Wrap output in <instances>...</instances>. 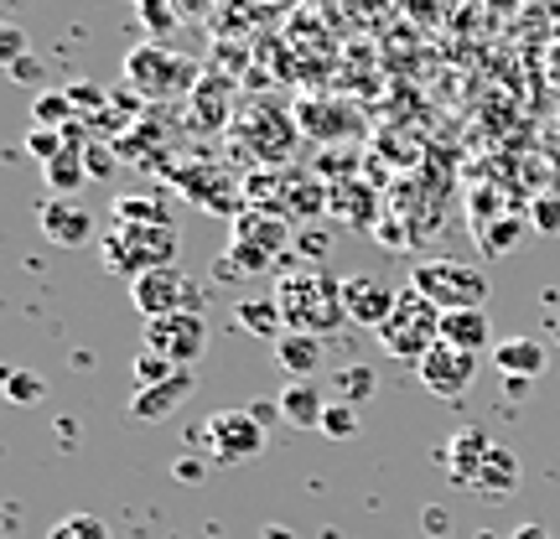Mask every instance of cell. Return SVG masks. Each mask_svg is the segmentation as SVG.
Here are the masks:
<instances>
[{"instance_id":"1","label":"cell","mask_w":560,"mask_h":539,"mask_svg":"<svg viewBox=\"0 0 560 539\" xmlns=\"http://www.w3.org/2000/svg\"><path fill=\"white\" fill-rule=\"evenodd\" d=\"M276 301H280V317H285V332L322 338V332H338L348 321L342 280H332L327 270H291L276 285Z\"/></svg>"},{"instance_id":"2","label":"cell","mask_w":560,"mask_h":539,"mask_svg":"<svg viewBox=\"0 0 560 539\" xmlns=\"http://www.w3.org/2000/svg\"><path fill=\"white\" fill-rule=\"evenodd\" d=\"M100 249L109 276L140 280L151 270H172L177 265V229H130V223H115Z\"/></svg>"},{"instance_id":"3","label":"cell","mask_w":560,"mask_h":539,"mask_svg":"<svg viewBox=\"0 0 560 539\" xmlns=\"http://www.w3.org/2000/svg\"><path fill=\"white\" fill-rule=\"evenodd\" d=\"M410 291L441 306V312H482L488 301V276L467 260H420L410 270Z\"/></svg>"},{"instance_id":"4","label":"cell","mask_w":560,"mask_h":539,"mask_svg":"<svg viewBox=\"0 0 560 539\" xmlns=\"http://www.w3.org/2000/svg\"><path fill=\"white\" fill-rule=\"evenodd\" d=\"M380 342H384V353H389V359L420 363L441 342V306H431L420 291H410V285H405L395 317L380 327Z\"/></svg>"},{"instance_id":"5","label":"cell","mask_w":560,"mask_h":539,"mask_svg":"<svg viewBox=\"0 0 560 539\" xmlns=\"http://www.w3.org/2000/svg\"><path fill=\"white\" fill-rule=\"evenodd\" d=\"M125 83L145 99H166V94H182V89L198 83V62L182 58V52H166L161 42H140L125 52Z\"/></svg>"},{"instance_id":"6","label":"cell","mask_w":560,"mask_h":539,"mask_svg":"<svg viewBox=\"0 0 560 539\" xmlns=\"http://www.w3.org/2000/svg\"><path fill=\"white\" fill-rule=\"evenodd\" d=\"M291 249V223L276 219V213H260V208H244L234 219V239H229V260L260 276V270H276L280 255Z\"/></svg>"},{"instance_id":"7","label":"cell","mask_w":560,"mask_h":539,"mask_svg":"<svg viewBox=\"0 0 560 539\" xmlns=\"http://www.w3.org/2000/svg\"><path fill=\"white\" fill-rule=\"evenodd\" d=\"M202 296H208V291H202L182 265H172V270H151V276L130 280V301H136V312L145 321L182 317V312H202Z\"/></svg>"},{"instance_id":"8","label":"cell","mask_w":560,"mask_h":539,"mask_svg":"<svg viewBox=\"0 0 560 539\" xmlns=\"http://www.w3.org/2000/svg\"><path fill=\"white\" fill-rule=\"evenodd\" d=\"M202 441H208V457L219 461V467H240V461L265 452V425L249 410H219V415L208 420Z\"/></svg>"},{"instance_id":"9","label":"cell","mask_w":560,"mask_h":539,"mask_svg":"<svg viewBox=\"0 0 560 539\" xmlns=\"http://www.w3.org/2000/svg\"><path fill=\"white\" fill-rule=\"evenodd\" d=\"M145 348L161 353V359H172L177 368H187V363H198L202 348H208V321H202V312L145 321Z\"/></svg>"},{"instance_id":"10","label":"cell","mask_w":560,"mask_h":539,"mask_svg":"<svg viewBox=\"0 0 560 539\" xmlns=\"http://www.w3.org/2000/svg\"><path fill=\"white\" fill-rule=\"evenodd\" d=\"M416 374L436 400H457V395H467L472 379H478V353H462L452 342H436V348L416 363Z\"/></svg>"},{"instance_id":"11","label":"cell","mask_w":560,"mask_h":539,"mask_svg":"<svg viewBox=\"0 0 560 539\" xmlns=\"http://www.w3.org/2000/svg\"><path fill=\"white\" fill-rule=\"evenodd\" d=\"M342 301H348V321H359V327H369V332H380L384 321L395 317L400 291H389V285L374 280V276H342Z\"/></svg>"},{"instance_id":"12","label":"cell","mask_w":560,"mask_h":539,"mask_svg":"<svg viewBox=\"0 0 560 539\" xmlns=\"http://www.w3.org/2000/svg\"><path fill=\"white\" fill-rule=\"evenodd\" d=\"M37 229H42V234H47L52 244H58V249H79V244L94 234V219H89L83 208H73L68 198H42Z\"/></svg>"},{"instance_id":"13","label":"cell","mask_w":560,"mask_h":539,"mask_svg":"<svg viewBox=\"0 0 560 539\" xmlns=\"http://www.w3.org/2000/svg\"><path fill=\"white\" fill-rule=\"evenodd\" d=\"M488 452H493L488 431H482V425H462L457 436L446 441V478L457 482V488H472L482 472V461H488Z\"/></svg>"},{"instance_id":"14","label":"cell","mask_w":560,"mask_h":539,"mask_svg":"<svg viewBox=\"0 0 560 539\" xmlns=\"http://www.w3.org/2000/svg\"><path fill=\"white\" fill-rule=\"evenodd\" d=\"M192 384H198V379L182 368L177 379L156 384V389H136V395H130V415L145 420V425H161L166 415H177V410H182V400L192 395Z\"/></svg>"},{"instance_id":"15","label":"cell","mask_w":560,"mask_h":539,"mask_svg":"<svg viewBox=\"0 0 560 539\" xmlns=\"http://www.w3.org/2000/svg\"><path fill=\"white\" fill-rule=\"evenodd\" d=\"M322 359H327L322 338H306V332H280L276 338V363H280V374H285V384L322 374Z\"/></svg>"},{"instance_id":"16","label":"cell","mask_w":560,"mask_h":539,"mask_svg":"<svg viewBox=\"0 0 560 539\" xmlns=\"http://www.w3.org/2000/svg\"><path fill=\"white\" fill-rule=\"evenodd\" d=\"M493 359H499V374H509V379H524L535 384L545 374V363H550V353H545L540 338H503L499 348H493Z\"/></svg>"},{"instance_id":"17","label":"cell","mask_w":560,"mask_h":539,"mask_svg":"<svg viewBox=\"0 0 560 539\" xmlns=\"http://www.w3.org/2000/svg\"><path fill=\"white\" fill-rule=\"evenodd\" d=\"M441 342H452V348H462V353L499 348V342H493V321H488V312H441Z\"/></svg>"},{"instance_id":"18","label":"cell","mask_w":560,"mask_h":539,"mask_svg":"<svg viewBox=\"0 0 560 539\" xmlns=\"http://www.w3.org/2000/svg\"><path fill=\"white\" fill-rule=\"evenodd\" d=\"M280 415H285V425H296V431H322L327 400H322V389L312 379H296L280 389Z\"/></svg>"},{"instance_id":"19","label":"cell","mask_w":560,"mask_h":539,"mask_svg":"<svg viewBox=\"0 0 560 539\" xmlns=\"http://www.w3.org/2000/svg\"><path fill=\"white\" fill-rule=\"evenodd\" d=\"M514 488H520V457H514L509 446H493L488 461H482L478 482H472V493H482V499H509Z\"/></svg>"},{"instance_id":"20","label":"cell","mask_w":560,"mask_h":539,"mask_svg":"<svg viewBox=\"0 0 560 539\" xmlns=\"http://www.w3.org/2000/svg\"><path fill=\"white\" fill-rule=\"evenodd\" d=\"M234 321H240L249 338H270L276 342L285 332V317H280V301L276 296H244L234 301Z\"/></svg>"},{"instance_id":"21","label":"cell","mask_w":560,"mask_h":539,"mask_svg":"<svg viewBox=\"0 0 560 539\" xmlns=\"http://www.w3.org/2000/svg\"><path fill=\"white\" fill-rule=\"evenodd\" d=\"M115 223H130V229H177L172 208L161 198H115Z\"/></svg>"},{"instance_id":"22","label":"cell","mask_w":560,"mask_h":539,"mask_svg":"<svg viewBox=\"0 0 560 539\" xmlns=\"http://www.w3.org/2000/svg\"><path fill=\"white\" fill-rule=\"evenodd\" d=\"M83 151H89V145H68V151H62L52 166H42V177H47V187H52V198H68V192H79L83 181H89Z\"/></svg>"},{"instance_id":"23","label":"cell","mask_w":560,"mask_h":539,"mask_svg":"<svg viewBox=\"0 0 560 539\" xmlns=\"http://www.w3.org/2000/svg\"><path fill=\"white\" fill-rule=\"evenodd\" d=\"M136 21L145 26V37L151 42H166L182 26V16H177V5H172V0H136Z\"/></svg>"},{"instance_id":"24","label":"cell","mask_w":560,"mask_h":539,"mask_svg":"<svg viewBox=\"0 0 560 539\" xmlns=\"http://www.w3.org/2000/svg\"><path fill=\"white\" fill-rule=\"evenodd\" d=\"M47 539H115V535H109V524L100 514H68V519L47 529Z\"/></svg>"},{"instance_id":"25","label":"cell","mask_w":560,"mask_h":539,"mask_svg":"<svg viewBox=\"0 0 560 539\" xmlns=\"http://www.w3.org/2000/svg\"><path fill=\"white\" fill-rule=\"evenodd\" d=\"M182 368L172 359H161V353H151V348H140L136 353V389H156V384L177 379Z\"/></svg>"},{"instance_id":"26","label":"cell","mask_w":560,"mask_h":539,"mask_svg":"<svg viewBox=\"0 0 560 539\" xmlns=\"http://www.w3.org/2000/svg\"><path fill=\"white\" fill-rule=\"evenodd\" d=\"M73 120H79V115H73V99H68V94H37L32 125H47V130H68Z\"/></svg>"},{"instance_id":"27","label":"cell","mask_w":560,"mask_h":539,"mask_svg":"<svg viewBox=\"0 0 560 539\" xmlns=\"http://www.w3.org/2000/svg\"><path fill=\"white\" fill-rule=\"evenodd\" d=\"M42 395H47L42 374H32V368H5V400L11 405H42Z\"/></svg>"},{"instance_id":"28","label":"cell","mask_w":560,"mask_h":539,"mask_svg":"<svg viewBox=\"0 0 560 539\" xmlns=\"http://www.w3.org/2000/svg\"><path fill=\"white\" fill-rule=\"evenodd\" d=\"M322 436H332V441H353V436H359V405H348V400L327 405V415H322Z\"/></svg>"},{"instance_id":"29","label":"cell","mask_w":560,"mask_h":539,"mask_svg":"<svg viewBox=\"0 0 560 539\" xmlns=\"http://www.w3.org/2000/svg\"><path fill=\"white\" fill-rule=\"evenodd\" d=\"M369 395H374V368H363V363H353V368H342V374H338V400L363 405Z\"/></svg>"},{"instance_id":"30","label":"cell","mask_w":560,"mask_h":539,"mask_svg":"<svg viewBox=\"0 0 560 539\" xmlns=\"http://www.w3.org/2000/svg\"><path fill=\"white\" fill-rule=\"evenodd\" d=\"M26 151H32L42 166H52V161L68 151V136H62V130H47V125H32V136H26Z\"/></svg>"},{"instance_id":"31","label":"cell","mask_w":560,"mask_h":539,"mask_svg":"<svg viewBox=\"0 0 560 539\" xmlns=\"http://www.w3.org/2000/svg\"><path fill=\"white\" fill-rule=\"evenodd\" d=\"M520 234H524V219H503L493 234H482V249H488V255H509Z\"/></svg>"},{"instance_id":"32","label":"cell","mask_w":560,"mask_h":539,"mask_svg":"<svg viewBox=\"0 0 560 539\" xmlns=\"http://www.w3.org/2000/svg\"><path fill=\"white\" fill-rule=\"evenodd\" d=\"M0 58H5V68H16L26 58V32L21 26H0Z\"/></svg>"},{"instance_id":"33","label":"cell","mask_w":560,"mask_h":539,"mask_svg":"<svg viewBox=\"0 0 560 539\" xmlns=\"http://www.w3.org/2000/svg\"><path fill=\"white\" fill-rule=\"evenodd\" d=\"M529 223H535L540 234H556V229H560V198H540V202H535Z\"/></svg>"},{"instance_id":"34","label":"cell","mask_w":560,"mask_h":539,"mask_svg":"<svg viewBox=\"0 0 560 539\" xmlns=\"http://www.w3.org/2000/svg\"><path fill=\"white\" fill-rule=\"evenodd\" d=\"M83 166H89V181H104L115 172V156H109L104 145H89V151H83Z\"/></svg>"},{"instance_id":"35","label":"cell","mask_w":560,"mask_h":539,"mask_svg":"<svg viewBox=\"0 0 560 539\" xmlns=\"http://www.w3.org/2000/svg\"><path fill=\"white\" fill-rule=\"evenodd\" d=\"M172 472H177V482H202V478H208V461H198V457H177V467H172Z\"/></svg>"},{"instance_id":"36","label":"cell","mask_w":560,"mask_h":539,"mask_svg":"<svg viewBox=\"0 0 560 539\" xmlns=\"http://www.w3.org/2000/svg\"><path fill=\"white\" fill-rule=\"evenodd\" d=\"M249 415L260 420L265 431H270V425H280V420H285V415H280V400H255V405H249Z\"/></svg>"},{"instance_id":"37","label":"cell","mask_w":560,"mask_h":539,"mask_svg":"<svg viewBox=\"0 0 560 539\" xmlns=\"http://www.w3.org/2000/svg\"><path fill=\"white\" fill-rule=\"evenodd\" d=\"M11 79H16V83H32V89H37V83H42V62L37 58H21L16 68H11Z\"/></svg>"},{"instance_id":"38","label":"cell","mask_w":560,"mask_h":539,"mask_svg":"<svg viewBox=\"0 0 560 539\" xmlns=\"http://www.w3.org/2000/svg\"><path fill=\"white\" fill-rule=\"evenodd\" d=\"M68 99H73V109H83V104H89V109H100V89H89V83H73V89H68Z\"/></svg>"},{"instance_id":"39","label":"cell","mask_w":560,"mask_h":539,"mask_svg":"<svg viewBox=\"0 0 560 539\" xmlns=\"http://www.w3.org/2000/svg\"><path fill=\"white\" fill-rule=\"evenodd\" d=\"M172 5H177V16H182V21L208 16V0H172Z\"/></svg>"},{"instance_id":"40","label":"cell","mask_w":560,"mask_h":539,"mask_svg":"<svg viewBox=\"0 0 560 539\" xmlns=\"http://www.w3.org/2000/svg\"><path fill=\"white\" fill-rule=\"evenodd\" d=\"M509 539H550V529H545L540 519H529V524H520V529H514Z\"/></svg>"},{"instance_id":"41","label":"cell","mask_w":560,"mask_h":539,"mask_svg":"<svg viewBox=\"0 0 560 539\" xmlns=\"http://www.w3.org/2000/svg\"><path fill=\"white\" fill-rule=\"evenodd\" d=\"M425 529H431V535H441V529H446V514H441V508H431V514H425Z\"/></svg>"},{"instance_id":"42","label":"cell","mask_w":560,"mask_h":539,"mask_svg":"<svg viewBox=\"0 0 560 539\" xmlns=\"http://www.w3.org/2000/svg\"><path fill=\"white\" fill-rule=\"evenodd\" d=\"M265 539H291V535H285V529H276V524H270V529H265Z\"/></svg>"},{"instance_id":"43","label":"cell","mask_w":560,"mask_h":539,"mask_svg":"<svg viewBox=\"0 0 560 539\" xmlns=\"http://www.w3.org/2000/svg\"><path fill=\"white\" fill-rule=\"evenodd\" d=\"M478 539H499V535H493V529H482V535Z\"/></svg>"}]
</instances>
